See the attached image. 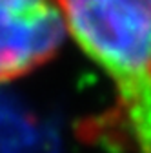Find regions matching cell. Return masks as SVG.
I'll return each instance as SVG.
<instances>
[{
	"label": "cell",
	"instance_id": "2",
	"mask_svg": "<svg viewBox=\"0 0 151 153\" xmlns=\"http://www.w3.org/2000/svg\"><path fill=\"white\" fill-rule=\"evenodd\" d=\"M66 35V16L56 0H0V82L49 62Z\"/></svg>",
	"mask_w": 151,
	"mask_h": 153
},
{
	"label": "cell",
	"instance_id": "1",
	"mask_svg": "<svg viewBox=\"0 0 151 153\" xmlns=\"http://www.w3.org/2000/svg\"><path fill=\"white\" fill-rule=\"evenodd\" d=\"M67 31L117 86L118 111L151 153V0H56Z\"/></svg>",
	"mask_w": 151,
	"mask_h": 153
}]
</instances>
